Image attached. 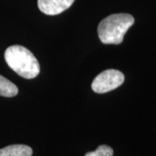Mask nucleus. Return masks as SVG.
Masks as SVG:
<instances>
[{
  "mask_svg": "<svg viewBox=\"0 0 156 156\" xmlns=\"http://www.w3.org/2000/svg\"><path fill=\"white\" fill-rule=\"evenodd\" d=\"M75 0H37L40 11L46 15L55 16L69 9Z\"/></svg>",
  "mask_w": 156,
  "mask_h": 156,
  "instance_id": "20e7f679",
  "label": "nucleus"
},
{
  "mask_svg": "<svg viewBox=\"0 0 156 156\" xmlns=\"http://www.w3.org/2000/svg\"><path fill=\"white\" fill-rule=\"evenodd\" d=\"M113 154L114 150L112 147L108 145H101L96 148V150L87 153L85 156H113Z\"/></svg>",
  "mask_w": 156,
  "mask_h": 156,
  "instance_id": "0eeeda50",
  "label": "nucleus"
},
{
  "mask_svg": "<svg viewBox=\"0 0 156 156\" xmlns=\"http://www.w3.org/2000/svg\"><path fill=\"white\" fill-rule=\"evenodd\" d=\"M5 59L8 66L23 78L33 79L40 72L37 58L31 51L21 45H12L7 48Z\"/></svg>",
  "mask_w": 156,
  "mask_h": 156,
  "instance_id": "f257e3e1",
  "label": "nucleus"
},
{
  "mask_svg": "<svg viewBox=\"0 0 156 156\" xmlns=\"http://www.w3.org/2000/svg\"><path fill=\"white\" fill-rule=\"evenodd\" d=\"M17 93L18 89L17 86L7 78L0 75V95L5 97H12L17 95Z\"/></svg>",
  "mask_w": 156,
  "mask_h": 156,
  "instance_id": "423d86ee",
  "label": "nucleus"
},
{
  "mask_svg": "<svg viewBox=\"0 0 156 156\" xmlns=\"http://www.w3.org/2000/svg\"><path fill=\"white\" fill-rule=\"evenodd\" d=\"M134 23L133 16L127 13L112 14L102 19L97 32L101 42L104 44H120L124 35Z\"/></svg>",
  "mask_w": 156,
  "mask_h": 156,
  "instance_id": "f03ea898",
  "label": "nucleus"
},
{
  "mask_svg": "<svg viewBox=\"0 0 156 156\" xmlns=\"http://www.w3.org/2000/svg\"><path fill=\"white\" fill-rule=\"evenodd\" d=\"M32 149L29 146L16 144L0 149V156H31Z\"/></svg>",
  "mask_w": 156,
  "mask_h": 156,
  "instance_id": "39448f33",
  "label": "nucleus"
},
{
  "mask_svg": "<svg viewBox=\"0 0 156 156\" xmlns=\"http://www.w3.org/2000/svg\"><path fill=\"white\" fill-rule=\"evenodd\" d=\"M125 76L116 69H107L100 73L94 79L91 88L94 92L103 94L117 89L124 83Z\"/></svg>",
  "mask_w": 156,
  "mask_h": 156,
  "instance_id": "7ed1b4c3",
  "label": "nucleus"
}]
</instances>
